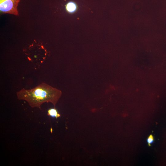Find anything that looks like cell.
Here are the masks:
<instances>
[{
	"mask_svg": "<svg viewBox=\"0 0 166 166\" xmlns=\"http://www.w3.org/2000/svg\"><path fill=\"white\" fill-rule=\"evenodd\" d=\"M61 94L60 90L45 83L31 89L23 88L16 93L19 100L26 101L32 108L40 109L45 102H50L55 107Z\"/></svg>",
	"mask_w": 166,
	"mask_h": 166,
	"instance_id": "1",
	"label": "cell"
},
{
	"mask_svg": "<svg viewBox=\"0 0 166 166\" xmlns=\"http://www.w3.org/2000/svg\"><path fill=\"white\" fill-rule=\"evenodd\" d=\"M21 0H0V10L2 13L15 15H18V4Z\"/></svg>",
	"mask_w": 166,
	"mask_h": 166,
	"instance_id": "2",
	"label": "cell"
},
{
	"mask_svg": "<svg viewBox=\"0 0 166 166\" xmlns=\"http://www.w3.org/2000/svg\"><path fill=\"white\" fill-rule=\"evenodd\" d=\"M66 10L69 13L74 12L77 9V6L75 3L70 2L67 3L65 6Z\"/></svg>",
	"mask_w": 166,
	"mask_h": 166,
	"instance_id": "3",
	"label": "cell"
},
{
	"mask_svg": "<svg viewBox=\"0 0 166 166\" xmlns=\"http://www.w3.org/2000/svg\"><path fill=\"white\" fill-rule=\"evenodd\" d=\"M47 115L48 116L55 117L56 118L60 117V114L55 107L49 109L47 111Z\"/></svg>",
	"mask_w": 166,
	"mask_h": 166,
	"instance_id": "4",
	"label": "cell"
},
{
	"mask_svg": "<svg viewBox=\"0 0 166 166\" xmlns=\"http://www.w3.org/2000/svg\"><path fill=\"white\" fill-rule=\"evenodd\" d=\"M154 140L155 139L153 135L151 134H150L148 137L147 139V141L148 144V145L149 146H150L151 144L154 142Z\"/></svg>",
	"mask_w": 166,
	"mask_h": 166,
	"instance_id": "5",
	"label": "cell"
}]
</instances>
